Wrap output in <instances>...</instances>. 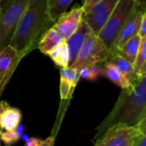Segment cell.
<instances>
[{"instance_id": "44dd1931", "label": "cell", "mask_w": 146, "mask_h": 146, "mask_svg": "<svg viewBox=\"0 0 146 146\" xmlns=\"http://www.w3.org/2000/svg\"><path fill=\"white\" fill-rule=\"evenodd\" d=\"M60 74L61 77L68 80L70 83H72L74 86H77L79 80H80V73L79 70L73 68L71 67L67 68H61L60 69Z\"/></svg>"}, {"instance_id": "7402d4cb", "label": "cell", "mask_w": 146, "mask_h": 146, "mask_svg": "<svg viewBox=\"0 0 146 146\" xmlns=\"http://www.w3.org/2000/svg\"><path fill=\"white\" fill-rule=\"evenodd\" d=\"M75 86L70 83L68 80L61 77L60 80V96L62 100L69 99L72 97L73 92Z\"/></svg>"}, {"instance_id": "f546056e", "label": "cell", "mask_w": 146, "mask_h": 146, "mask_svg": "<svg viewBox=\"0 0 146 146\" xmlns=\"http://www.w3.org/2000/svg\"><path fill=\"white\" fill-rule=\"evenodd\" d=\"M3 103L4 102H0V115H1V111H2L3 106ZM0 132H1V127H0Z\"/></svg>"}, {"instance_id": "4316f807", "label": "cell", "mask_w": 146, "mask_h": 146, "mask_svg": "<svg viewBox=\"0 0 146 146\" xmlns=\"http://www.w3.org/2000/svg\"><path fill=\"white\" fill-rule=\"evenodd\" d=\"M54 143H55V137L50 136L47 139L42 140L38 146H54Z\"/></svg>"}, {"instance_id": "d6986e66", "label": "cell", "mask_w": 146, "mask_h": 146, "mask_svg": "<svg viewBox=\"0 0 146 146\" xmlns=\"http://www.w3.org/2000/svg\"><path fill=\"white\" fill-rule=\"evenodd\" d=\"M133 70L136 77L146 75V38L141 40L139 52L133 62Z\"/></svg>"}, {"instance_id": "4fadbf2b", "label": "cell", "mask_w": 146, "mask_h": 146, "mask_svg": "<svg viewBox=\"0 0 146 146\" xmlns=\"http://www.w3.org/2000/svg\"><path fill=\"white\" fill-rule=\"evenodd\" d=\"M63 41H66V39L64 38L59 28L54 24L44 33L37 48L43 54L46 55L50 50Z\"/></svg>"}, {"instance_id": "603a6c76", "label": "cell", "mask_w": 146, "mask_h": 146, "mask_svg": "<svg viewBox=\"0 0 146 146\" xmlns=\"http://www.w3.org/2000/svg\"><path fill=\"white\" fill-rule=\"evenodd\" d=\"M20 139L15 130L2 131L0 132V140L6 145H12Z\"/></svg>"}, {"instance_id": "e0dca14e", "label": "cell", "mask_w": 146, "mask_h": 146, "mask_svg": "<svg viewBox=\"0 0 146 146\" xmlns=\"http://www.w3.org/2000/svg\"><path fill=\"white\" fill-rule=\"evenodd\" d=\"M141 40L142 38L138 34H136L131 38H129L123 44V46L115 53L120 54L121 56H123L125 59H127L129 62H131L133 65L134 60L139 50Z\"/></svg>"}, {"instance_id": "d6a6232c", "label": "cell", "mask_w": 146, "mask_h": 146, "mask_svg": "<svg viewBox=\"0 0 146 146\" xmlns=\"http://www.w3.org/2000/svg\"><path fill=\"white\" fill-rule=\"evenodd\" d=\"M0 10H1V6H0Z\"/></svg>"}, {"instance_id": "ac0fdd59", "label": "cell", "mask_w": 146, "mask_h": 146, "mask_svg": "<svg viewBox=\"0 0 146 146\" xmlns=\"http://www.w3.org/2000/svg\"><path fill=\"white\" fill-rule=\"evenodd\" d=\"M74 0H47V11L50 21L55 23L57 19L66 13Z\"/></svg>"}, {"instance_id": "9a60e30c", "label": "cell", "mask_w": 146, "mask_h": 146, "mask_svg": "<svg viewBox=\"0 0 146 146\" xmlns=\"http://www.w3.org/2000/svg\"><path fill=\"white\" fill-rule=\"evenodd\" d=\"M105 62H109L113 64L126 78L129 80L131 84L133 83L139 78L136 77L134 74L133 65L118 53L110 51V55Z\"/></svg>"}, {"instance_id": "ffe728a7", "label": "cell", "mask_w": 146, "mask_h": 146, "mask_svg": "<svg viewBox=\"0 0 146 146\" xmlns=\"http://www.w3.org/2000/svg\"><path fill=\"white\" fill-rule=\"evenodd\" d=\"M79 73L80 78L91 81H95L101 75V63H93L86 66L80 68L79 70Z\"/></svg>"}, {"instance_id": "5bb4252c", "label": "cell", "mask_w": 146, "mask_h": 146, "mask_svg": "<svg viewBox=\"0 0 146 146\" xmlns=\"http://www.w3.org/2000/svg\"><path fill=\"white\" fill-rule=\"evenodd\" d=\"M101 75L106 77L121 89H127L131 86L129 80L109 62H104L101 63Z\"/></svg>"}, {"instance_id": "9c48e42d", "label": "cell", "mask_w": 146, "mask_h": 146, "mask_svg": "<svg viewBox=\"0 0 146 146\" xmlns=\"http://www.w3.org/2000/svg\"><path fill=\"white\" fill-rule=\"evenodd\" d=\"M21 58L17 51L9 45L0 50V91L10 78Z\"/></svg>"}, {"instance_id": "cb8c5ba5", "label": "cell", "mask_w": 146, "mask_h": 146, "mask_svg": "<svg viewBox=\"0 0 146 146\" xmlns=\"http://www.w3.org/2000/svg\"><path fill=\"white\" fill-rule=\"evenodd\" d=\"M137 127L139 132L134 138L133 146H146V120L143 121Z\"/></svg>"}, {"instance_id": "8992f818", "label": "cell", "mask_w": 146, "mask_h": 146, "mask_svg": "<svg viewBox=\"0 0 146 146\" xmlns=\"http://www.w3.org/2000/svg\"><path fill=\"white\" fill-rule=\"evenodd\" d=\"M145 8V0L140 3H134L132 11L125 21L112 46L110 49L111 52H117L129 38L138 34L142 17L144 14L146 13Z\"/></svg>"}, {"instance_id": "6da1fadb", "label": "cell", "mask_w": 146, "mask_h": 146, "mask_svg": "<svg viewBox=\"0 0 146 146\" xmlns=\"http://www.w3.org/2000/svg\"><path fill=\"white\" fill-rule=\"evenodd\" d=\"M146 120V75L139 77L121 92L110 113L98 127L95 139L101 137L109 128L122 124L137 127Z\"/></svg>"}, {"instance_id": "2e32d148", "label": "cell", "mask_w": 146, "mask_h": 146, "mask_svg": "<svg viewBox=\"0 0 146 146\" xmlns=\"http://www.w3.org/2000/svg\"><path fill=\"white\" fill-rule=\"evenodd\" d=\"M46 56H48L52 62L60 68H67L69 65V54L66 41H63L50 50Z\"/></svg>"}, {"instance_id": "d4e9b609", "label": "cell", "mask_w": 146, "mask_h": 146, "mask_svg": "<svg viewBox=\"0 0 146 146\" xmlns=\"http://www.w3.org/2000/svg\"><path fill=\"white\" fill-rule=\"evenodd\" d=\"M138 35L141 38H146V13L144 14L142 20H141V23L139 28V32H138Z\"/></svg>"}, {"instance_id": "277c9868", "label": "cell", "mask_w": 146, "mask_h": 146, "mask_svg": "<svg viewBox=\"0 0 146 146\" xmlns=\"http://www.w3.org/2000/svg\"><path fill=\"white\" fill-rule=\"evenodd\" d=\"M134 6L132 0H119L107 21L98 33V37L110 49L121 27Z\"/></svg>"}, {"instance_id": "7a4b0ae2", "label": "cell", "mask_w": 146, "mask_h": 146, "mask_svg": "<svg viewBox=\"0 0 146 146\" xmlns=\"http://www.w3.org/2000/svg\"><path fill=\"white\" fill-rule=\"evenodd\" d=\"M53 23L48 15L47 0H29L20 16L9 44L23 58L38 44Z\"/></svg>"}, {"instance_id": "836d02e7", "label": "cell", "mask_w": 146, "mask_h": 146, "mask_svg": "<svg viewBox=\"0 0 146 146\" xmlns=\"http://www.w3.org/2000/svg\"><path fill=\"white\" fill-rule=\"evenodd\" d=\"M0 142H1V140H0Z\"/></svg>"}, {"instance_id": "3957f363", "label": "cell", "mask_w": 146, "mask_h": 146, "mask_svg": "<svg viewBox=\"0 0 146 146\" xmlns=\"http://www.w3.org/2000/svg\"><path fill=\"white\" fill-rule=\"evenodd\" d=\"M110 55V49L104 44L98 35L92 31L86 35L74 62L69 67L80 70L90 64L105 62Z\"/></svg>"}, {"instance_id": "7c38bea8", "label": "cell", "mask_w": 146, "mask_h": 146, "mask_svg": "<svg viewBox=\"0 0 146 146\" xmlns=\"http://www.w3.org/2000/svg\"><path fill=\"white\" fill-rule=\"evenodd\" d=\"M21 118L22 115L20 110L11 107L4 102L0 115L1 130H15V128L20 124Z\"/></svg>"}, {"instance_id": "30bf717a", "label": "cell", "mask_w": 146, "mask_h": 146, "mask_svg": "<svg viewBox=\"0 0 146 146\" xmlns=\"http://www.w3.org/2000/svg\"><path fill=\"white\" fill-rule=\"evenodd\" d=\"M83 13L84 10L82 6H75L69 12H66L61 15L55 22V25L59 28L66 40L77 29L80 21L82 19Z\"/></svg>"}, {"instance_id": "1f68e13d", "label": "cell", "mask_w": 146, "mask_h": 146, "mask_svg": "<svg viewBox=\"0 0 146 146\" xmlns=\"http://www.w3.org/2000/svg\"><path fill=\"white\" fill-rule=\"evenodd\" d=\"M134 3H142L144 0H132Z\"/></svg>"}, {"instance_id": "ba28073f", "label": "cell", "mask_w": 146, "mask_h": 146, "mask_svg": "<svg viewBox=\"0 0 146 146\" xmlns=\"http://www.w3.org/2000/svg\"><path fill=\"white\" fill-rule=\"evenodd\" d=\"M119 0H101L90 10L83 13L82 19L87 23L92 31L98 34Z\"/></svg>"}, {"instance_id": "83f0119b", "label": "cell", "mask_w": 146, "mask_h": 146, "mask_svg": "<svg viewBox=\"0 0 146 146\" xmlns=\"http://www.w3.org/2000/svg\"><path fill=\"white\" fill-rule=\"evenodd\" d=\"M42 139L38 138H29L27 142H26V146H38Z\"/></svg>"}, {"instance_id": "4dcf8cb0", "label": "cell", "mask_w": 146, "mask_h": 146, "mask_svg": "<svg viewBox=\"0 0 146 146\" xmlns=\"http://www.w3.org/2000/svg\"><path fill=\"white\" fill-rule=\"evenodd\" d=\"M21 138H22V139H23V140H24L25 142H27V139H29V138H28V137H27V135H23V136H22Z\"/></svg>"}, {"instance_id": "8fae6325", "label": "cell", "mask_w": 146, "mask_h": 146, "mask_svg": "<svg viewBox=\"0 0 146 146\" xmlns=\"http://www.w3.org/2000/svg\"><path fill=\"white\" fill-rule=\"evenodd\" d=\"M92 32V29L87 25V23L81 19L80 21V24L75 30V32L66 40L68 49V54H69V65L68 67L74 62L83 43L86 37V35Z\"/></svg>"}, {"instance_id": "f1b7e54d", "label": "cell", "mask_w": 146, "mask_h": 146, "mask_svg": "<svg viewBox=\"0 0 146 146\" xmlns=\"http://www.w3.org/2000/svg\"><path fill=\"white\" fill-rule=\"evenodd\" d=\"M9 1L10 0H0V6H1V8L4 7Z\"/></svg>"}, {"instance_id": "52a82bcc", "label": "cell", "mask_w": 146, "mask_h": 146, "mask_svg": "<svg viewBox=\"0 0 146 146\" xmlns=\"http://www.w3.org/2000/svg\"><path fill=\"white\" fill-rule=\"evenodd\" d=\"M139 132V127L122 124L115 125L96 139L94 146H133L134 138Z\"/></svg>"}, {"instance_id": "5b68a950", "label": "cell", "mask_w": 146, "mask_h": 146, "mask_svg": "<svg viewBox=\"0 0 146 146\" xmlns=\"http://www.w3.org/2000/svg\"><path fill=\"white\" fill-rule=\"evenodd\" d=\"M29 0H10L0 10V50L9 45L21 15Z\"/></svg>"}, {"instance_id": "484cf974", "label": "cell", "mask_w": 146, "mask_h": 146, "mask_svg": "<svg viewBox=\"0 0 146 146\" xmlns=\"http://www.w3.org/2000/svg\"><path fill=\"white\" fill-rule=\"evenodd\" d=\"M99 1H101V0H84L83 1V5H82L84 13H86L88 10H90Z\"/></svg>"}]
</instances>
